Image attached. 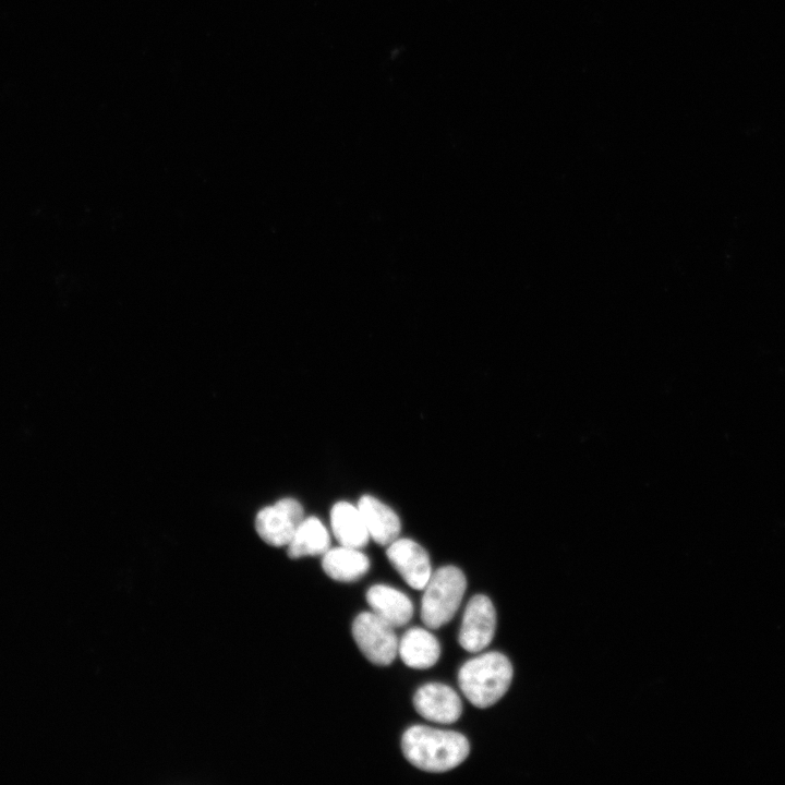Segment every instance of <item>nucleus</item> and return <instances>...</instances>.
<instances>
[{
	"mask_svg": "<svg viewBox=\"0 0 785 785\" xmlns=\"http://www.w3.org/2000/svg\"><path fill=\"white\" fill-rule=\"evenodd\" d=\"M401 749L404 758L416 769L444 773L467 759L470 745L458 732L414 725L403 733Z\"/></svg>",
	"mask_w": 785,
	"mask_h": 785,
	"instance_id": "1",
	"label": "nucleus"
},
{
	"mask_svg": "<svg viewBox=\"0 0 785 785\" xmlns=\"http://www.w3.org/2000/svg\"><path fill=\"white\" fill-rule=\"evenodd\" d=\"M514 669L507 656L488 652L467 661L458 673V685L476 708L495 704L508 690Z\"/></svg>",
	"mask_w": 785,
	"mask_h": 785,
	"instance_id": "2",
	"label": "nucleus"
},
{
	"mask_svg": "<svg viewBox=\"0 0 785 785\" xmlns=\"http://www.w3.org/2000/svg\"><path fill=\"white\" fill-rule=\"evenodd\" d=\"M467 588L463 572L455 566H444L432 572L421 604V619L432 629H438L454 617Z\"/></svg>",
	"mask_w": 785,
	"mask_h": 785,
	"instance_id": "3",
	"label": "nucleus"
},
{
	"mask_svg": "<svg viewBox=\"0 0 785 785\" xmlns=\"http://www.w3.org/2000/svg\"><path fill=\"white\" fill-rule=\"evenodd\" d=\"M353 639L362 654L374 665H390L398 654L394 627L373 612L359 614L352 623Z\"/></svg>",
	"mask_w": 785,
	"mask_h": 785,
	"instance_id": "4",
	"label": "nucleus"
},
{
	"mask_svg": "<svg viewBox=\"0 0 785 785\" xmlns=\"http://www.w3.org/2000/svg\"><path fill=\"white\" fill-rule=\"evenodd\" d=\"M304 519L301 504L293 498L286 497L258 511L255 518V529L267 544L283 546L288 545Z\"/></svg>",
	"mask_w": 785,
	"mask_h": 785,
	"instance_id": "5",
	"label": "nucleus"
},
{
	"mask_svg": "<svg viewBox=\"0 0 785 785\" xmlns=\"http://www.w3.org/2000/svg\"><path fill=\"white\" fill-rule=\"evenodd\" d=\"M495 629L496 612L493 603L483 594L474 595L464 609L459 644L468 652H480L491 643Z\"/></svg>",
	"mask_w": 785,
	"mask_h": 785,
	"instance_id": "6",
	"label": "nucleus"
},
{
	"mask_svg": "<svg viewBox=\"0 0 785 785\" xmlns=\"http://www.w3.org/2000/svg\"><path fill=\"white\" fill-rule=\"evenodd\" d=\"M415 711L425 720L438 724H452L462 713V702L449 686L430 683L420 687L413 696Z\"/></svg>",
	"mask_w": 785,
	"mask_h": 785,
	"instance_id": "7",
	"label": "nucleus"
},
{
	"mask_svg": "<svg viewBox=\"0 0 785 785\" xmlns=\"http://www.w3.org/2000/svg\"><path fill=\"white\" fill-rule=\"evenodd\" d=\"M386 555L408 585L424 589L432 568L428 555L420 544L410 539H397L388 545Z\"/></svg>",
	"mask_w": 785,
	"mask_h": 785,
	"instance_id": "8",
	"label": "nucleus"
},
{
	"mask_svg": "<svg viewBox=\"0 0 785 785\" xmlns=\"http://www.w3.org/2000/svg\"><path fill=\"white\" fill-rule=\"evenodd\" d=\"M358 508L363 517L370 538L377 544L388 546L400 533V520L396 512L376 497L363 495Z\"/></svg>",
	"mask_w": 785,
	"mask_h": 785,
	"instance_id": "9",
	"label": "nucleus"
},
{
	"mask_svg": "<svg viewBox=\"0 0 785 785\" xmlns=\"http://www.w3.org/2000/svg\"><path fill=\"white\" fill-rule=\"evenodd\" d=\"M365 597L373 613L394 628L407 625L412 618L411 600L395 588L376 584L367 590Z\"/></svg>",
	"mask_w": 785,
	"mask_h": 785,
	"instance_id": "10",
	"label": "nucleus"
},
{
	"mask_svg": "<svg viewBox=\"0 0 785 785\" xmlns=\"http://www.w3.org/2000/svg\"><path fill=\"white\" fill-rule=\"evenodd\" d=\"M402 662L414 669L434 666L440 656L438 640L426 629L413 627L404 632L398 643Z\"/></svg>",
	"mask_w": 785,
	"mask_h": 785,
	"instance_id": "11",
	"label": "nucleus"
},
{
	"mask_svg": "<svg viewBox=\"0 0 785 785\" xmlns=\"http://www.w3.org/2000/svg\"><path fill=\"white\" fill-rule=\"evenodd\" d=\"M331 530L340 545L363 548L370 540L358 507L348 502L336 503L330 510Z\"/></svg>",
	"mask_w": 785,
	"mask_h": 785,
	"instance_id": "12",
	"label": "nucleus"
},
{
	"mask_svg": "<svg viewBox=\"0 0 785 785\" xmlns=\"http://www.w3.org/2000/svg\"><path fill=\"white\" fill-rule=\"evenodd\" d=\"M322 567L336 581L354 582L369 571L370 560L360 550L340 545L323 554Z\"/></svg>",
	"mask_w": 785,
	"mask_h": 785,
	"instance_id": "13",
	"label": "nucleus"
},
{
	"mask_svg": "<svg viewBox=\"0 0 785 785\" xmlns=\"http://www.w3.org/2000/svg\"><path fill=\"white\" fill-rule=\"evenodd\" d=\"M329 533L322 521L315 517L304 519L288 543L290 558L323 555L329 550Z\"/></svg>",
	"mask_w": 785,
	"mask_h": 785,
	"instance_id": "14",
	"label": "nucleus"
}]
</instances>
